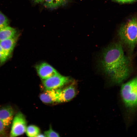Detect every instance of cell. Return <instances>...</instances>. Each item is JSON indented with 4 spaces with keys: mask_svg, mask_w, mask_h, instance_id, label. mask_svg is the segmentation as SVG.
<instances>
[{
    "mask_svg": "<svg viewBox=\"0 0 137 137\" xmlns=\"http://www.w3.org/2000/svg\"><path fill=\"white\" fill-rule=\"evenodd\" d=\"M10 55L5 51L0 45V62L2 63L5 61Z\"/></svg>",
    "mask_w": 137,
    "mask_h": 137,
    "instance_id": "15",
    "label": "cell"
},
{
    "mask_svg": "<svg viewBox=\"0 0 137 137\" xmlns=\"http://www.w3.org/2000/svg\"><path fill=\"white\" fill-rule=\"evenodd\" d=\"M100 62L104 72L115 83H121L129 76V62L119 43H114L106 47L102 52Z\"/></svg>",
    "mask_w": 137,
    "mask_h": 137,
    "instance_id": "1",
    "label": "cell"
},
{
    "mask_svg": "<svg viewBox=\"0 0 137 137\" xmlns=\"http://www.w3.org/2000/svg\"><path fill=\"white\" fill-rule=\"evenodd\" d=\"M40 130L37 126L33 125H30L27 127L25 133L28 137H36L40 134Z\"/></svg>",
    "mask_w": 137,
    "mask_h": 137,
    "instance_id": "13",
    "label": "cell"
},
{
    "mask_svg": "<svg viewBox=\"0 0 137 137\" xmlns=\"http://www.w3.org/2000/svg\"><path fill=\"white\" fill-rule=\"evenodd\" d=\"M72 0H44V5L46 8L53 9L64 5Z\"/></svg>",
    "mask_w": 137,
    "mask_h": 137,
    "instance_id": "12",
    "label": "cell"
},
{
    "mask_svg": "<svg viewBox=\"0 0 137 137\" xmlns=\"http://www.w3.org/2000/svg\"><path fill=\"white\" fill-rule=\"evenodd\" d=\"M118 34L122 41L133 49L137 43V18H133L123 24Z\"/></svg>",
    "mask_w": 137,
    "mask_h": 137,
    "instance_id": "2",
    "label": "cell"
},
{
    "mask_svg": "<svg viewBox=\"0 0 137 137\" xmlns=\"http://www.w3.org/2000/svg\"><path fill=\"white\" fill-rule=\"evenodd\" d=\"M44 135L45 137H59V134L53 130L51 127H50L49 130L45 131Z\"/></svg>",
    "mask_w": 137,
    "mask_h": 137,
    "instance_id": "16",
    "label": "cell"
},
{
    "mask_svg": "<svg viewBox=\"0 0 137 137\" xmlns=\"http://www.w3.org/2000/svg\"><path fill=\"white\" fill-rule=\"evenodd\" d=\"M9 39L0 41V45L7 53L10 55L16 43L18 36Z\"/></svg>",
    "mask_w": 137,
    "mask_h": 137,
    "instance_id": "10",
    "label": "cell"
},
{
    "mask_svg": "<svg viewBox=\"0 0 137 137\" xmlns=\"http://www.w3.org/2000/svg\"><path fill=\"white\" fill-rule=\"evenodd\" d=\"M60 89L51 90H46L40 94V98L43 102L46 104L58 103Z\"/></svg>",
    "mask_w": 137,
    "mask_h": 137,
    "instance_id": "9",
    "label": "cell"
},
{
    "mask_svg": "<svg viewBox=\"0 0 137 137\" xmlns=\"http://www.w3.org/2000/svg\"><path fill=\"white\" fill-rule=\"evenodd\" d=\"M120 94L126 107L131 109L137 108V77L122 85Z\"/></svg>",
    "mask_w": 137,
    "mask_h": 137,
    "instance_id": "3",
    "label": "cell"
},
{
    "mask_svg": "<svg viewBox=\"0 0 137 137\" xmlns=\"http://www.w3.org/2000/svg\"><path fill=\"white\" fill-rule=\"evenodd\" d=\"M11 126L10 137L18 136L25 132L27 122L25 116L22 112L19 111L15 114Z\"/></svg>",
    "mask_w": 137,
    "mask_h": 137,
    "instance_id": "4",
    "label": "cell"
},
{
    "mask_svg": "<svg viewBox=\"0 0 137 137\" xmlns=\"http://www.w3.org/2000/svg\"><path fill=\"white\" fill-rule=\"evenodd\" d=\"M35 68L39 76L42 80L46 79L58 73L50 65L44 62L37 65Z\"/></svg>",
    "mask_w": 137,
    "mask_h": 137,
    "instance_id": "8",
    "label": "cell"
},
{
    "mask_svg": "<svg viewBox=\"0 0 137 137\" xmlns=\"http://www.w3.org/2000/svg\"><path fill=\"white\" fill-rule=\"evenodd\" d=\"M122 3H129L136 1L137 0H113Z\"/></svg>",
    "mask_w": 137,
    "mask_h": 137,
    "instance_id": "18",
    "label": "cell"
},
{
    "mask_svg": "<svg viewBox=\"0 0 137 137\" xmlns=\"http://www.w3.org/2000/svg\"><path fill=\"white\" fill-rule=\"evenodd\" d=\"M15 29L7 26L0 29V41L12 38L16 35Z\"/></svg>",
    "mask_w": 137,
    "mask_h": 137,
    "instance_id": "11",
    "label": "cell"
},
{
    "mask_svg": "<svg viewBox=\"0 0 137 137\" xmlns=\"http://www.w3.org/2000/svg\"><path fill=\"white\" fill-rule=\"evenodd\" d=\"M44 0H32L33 3L35 4H38L43 3Z\"/></svg>",
    "mask_w": 137,
    "mask_h": 137,
    "instance_id": "19",
    "label": "cell"
},
{
    "mask_svg": "<svg viewBox=\"0 0 137 137\" xmlns=\"http://www.w3.org/2000/svg\"><path fill=\"white\" fill-rule=\"evenodd\" d=\"M77 93V89L74 82L63 89H60L58 103L70 101L76 96Z\"/></svg>",
    "mask_w": 137,
    "mask_h": 137,
    "instance_id": "6",
    "label": "cell"
},
{
    "mask_svg": "<svg viewBox=\"0 0 137 137\" xmlns=\"http://www.w3.org/2000/svg\"><path fill=\"white\" fill-rule=\"evenodd\" d=\"M9 23L8 19L0 11V29L8 26Z\"/></svg>",
    "mask_w": 137,
    "mask_h": 137,
    "instance_id": "14",
    "label": "cell"
},
{
    "mask_svg": "<svg viewBox=\"0 0 137 137\" xmlns=\"http://www.w3.org/2000/svg\"><path fill=\"white\" fill-rule=\"evenodd\" d=\"M6 128L0 120V135H4L5 134Z\"/></svg>",
    "mask_w": 137,
    "mask_h": 137,
    "instance_id": "17",
    "label": "cell"
},
{
    "mask_svg": "<svg viewBox=\"0 0 137 137\" xmlns=\"http://www.w3.org/2000/svg\"><path fill=\"white\" fill-rule=\"evenodd\" d=\"M15 114L14 109L10 105L0 108V120L6 128L11 125Z\"/></svg>",
    "mask_w": 137,
    "mask_h": 137,
    "instance_id": "7",
    "label": "cell"
},
{
    "mask_svg": "<svg viewBox=\"0 0 137 137\" xmlns=\"http://www.w3.org/2000/svg\"><path fill=\"white\" fill-rule=\"evenodd\" d=\"M69 77L63 76L58 73L45 79L42 80L43 85L45 90L58 89L72 81Z\"/></svg>",
    "mask_w": 137,
    "mask_h": 137,
    "instance_id": "5",
    "label": "cell"
}]
</instances>
